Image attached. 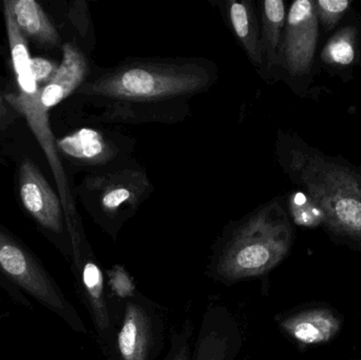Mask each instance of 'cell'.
Instances as JSON below:
<instances>
[{
	"mask_svg": "<svg viewBox=\"0 0 361 360\" xmlns=\"http://www.w3.org/2000/svg\"><path fill=\"white\" fill-rule=\"evenodd\" d=\"M154 190L145 167L131 156L87 173L78 197L93 221L116 239Z\"/></svg>",
	"mask_w": 361,
	"mask_h": 360,
	"instance_id": "cell-4",
	"label": "cell"
},
{
	"mask_svg": "<svg viewBox=\"0 0 361 360\" xmlns=\"http://www.w3.org/2000/svg\"><path fill=\"white\" fill-rule=\"evenodd\" d=\"M6 33L10 48L11 63L14 72L16 86L15 90L4 93L8 103L16 110L17 113L25 116L32 132L35 135L40 147L46 154L49 165L52 169L55 182L59 187V198L65 211L66 219L78 215L69 181L63 168L61 156L55 145V137L50 126L49 111L42 106V87L38 86L31 72V55L27 39L21 35L13 20L8 8H4Z\"/></svg>",
	"mask_w": 361,
	"mask_h": 360,
	"instance_id": "cell-5",
	"label": "cell"
},
{
	"mask_svg": "<svg viewBox=\"0 0 361 360\" xmlns=\"http://www.w3.org/2000/svg\"><path fill=\"white\" fill-rule=\"evenodd\" d=\"M91 74L86 53L72 42L63 44V58L52 80L42 87V104L48 111L82 86Z\"/></svg>",
	"mask_w": 361,
	"mask_h": 360,
	"instance_id": "cell-13",
	"label": "cell"
},
{
	"mask_svg": "<svg viewBox=\"0 0 361 360\" xmlns=\"http://www.w3.org/2000/svg\"><path fill=\"white\" fill-rule=\"evenodd\" d=\"M318 19L326 31L332 30L349 10L351 1L349 0H318L315 1Z\"/></svg>",
	"mask_w": 361,
	"mask_h": 360,
	"instance_id": "cell-22",
	"label": "cell"
},
{
	"mask_svg": "<svg viewBox=\"0 0 361 360\" xmlns=\"http://www.w3.org/2000/svg\"><path fill=\"white\" fill-rule=\"evenodd\" d=\"M293 228L278 199L231 222L214 245L210 275L224 285L267 274L288 256Z\"/></svg>",
	"mask_w": 361,
	"mask_h": 360,
	"instance_id": "cell-2",
	"label": "cell"
},
{
	"mask_svg": "<svg viewBox=\"0 0 361 360\" xmlns=\"http://www.w3.org/2000/svg\"><path fill=\"white\" fill-rule=\"evenodd\" d=\"M218 75L216 63L202 57L127 58L91 73L75 94L90 110L88 124L173 125Z\"/></svg>",
	"mask_w": 361,
	"mask_h": 360,
	"instance_id": "cell-1",
	"label": "cell"
},
{
	"mask_svg": "<svg viewBox=\"0 0 361 360\" xmlns=\"http://www.w3.org/2000/svg\"><path fill=\"white\" fill-rule=\"evenodd\" d=\"M123 302L120 325H114L107 348L114 360H156L164 323L156 304L137 293Z\"/></svg>",
	"mask_w": 361,
	"mask_h": 360,
	"instance_id": "cell-8",
	"label": "cell"
},
{
	"mask_svg": "<svg viewBox=\"0 0 361 360\" xmlns=\"http://www.w3.org/2000/svg\"><path fill=\"white\" fill-rule=\"evenodd\" d=\"M30 65H31L32 75L38 86L40 87L46 86L52 80L57 68H59V63L55 61L37 56L31 57Z\"/></svg>",
	"mask_w": 361,
	"mask_h": 360,
	"instance_id": "cell-23",
	"label": "cell"
},
{
	"mask_svg": "<svg viewBox=\"0 0 361 360\" xmlns=\"http://www.w3.org/2000/svg\"><path fill=\"white\" fill-rule=\"evenodd\" d=\"M4 6L12 15L15 25L25 39L48 48H55L61 44L59 32L37 1L6 0Z\"/></svg>",
	"mask_w": 361,
	"mask_h": 360,
	"instance_id": "cell-16",
	"label": "cell"
},
{
	"mask_svg": "<svg viewBox=\"0 0 361 360\" xmlns=\"http://www.w3.org/2000/svg\"><path fill=\"white\" fill-rule=\"evenodd\" d=\"M288 207L293 219L299 225L314 226L319 222H324L322 211L305 194H296L290 197Z\"/></svg>",
	"mask_w": 361,
	"mask_h": 360,
	"instance_id": "cell-19",
	"label": "cell"
},
{
	"mask_svg": "<svg viewBox=\"0 0 361 360\" xmlns=\"http://www.w3.org/2000/svg\"><path fill=\"white\" fill-rule=\"evenodd\" d=\"M239 325L222 306H210L192 344L190 360H235L241 348Z\"/></svg>",
	"mask_w": 361,
	"mask_h": 360,
	"instance_id": "cell-12",
	"label": "cell"
},
{
	"mask_svg": "<svg viewBox=\"0 0 361 360\" xmlns=\"http://www.w3.org/2000/svg\"><path fill=\"white\" fill-rule=\"evenodd\" d=\"M227 23L252 65L265 78V63L260 37V16L252 0L219 1Z\"/></svg>",
	"mask_w": 361,
	"mask_h": 360,
	"instance_id": "cell-14",
	"label": "cell"
},
{
	"mask_svg": "<svg viewBox=\"0 0 361 360\" xmlns=\"http://www.w3.org/2000/svg\"><path fill=\"white\" fill-rule=\"evenodd\" d=\"M259 16L265 80H269L278 68L280 46L286 21V4L282 0H263L259 6Z\"/></svg>",
	"mask_w": 361,
	"mask_h": 360,
	"instance_id": "cell-17",
	"label": "cell"
},
{
	"mask_svg": "<svg viewBox=\"0 0 361 360\" xmlns=\"http://www.w3.org/2000/svg\"><path fill=\"white\" fill-rule=\"evenodd\" d=\"M0 297H1V293H0Z\"/></svg>",
	"mask_w": 361,
	"mask_h": 360,
	"instance_id": "cell-25",
	"label": "cell"
},
{
	"mask_svg": "<svg viewBox=\"0 0 361 360\" xmlns=\"http://www.w3.org/2000/svg\"><path fill=\"white\" fill-rule=\"evenodd\" d=\"M17 112L6 101L4 94L0 93V129H6L17 118Z\"/></svg>",
	"mask_w": 361,
	"mask_h": 360,
	"instance_id": "cell-24",
	"label": "cell"
},
{
	"mask_svg": "<svg viewBox=\"0 0 361 360\" xmlns=\"http://www.w3.org/2000/svg\"><path fill=\"white\" fill-rule=\"evenodd\" d=\"M279 327L298 344L313 346L333 340L341 330V323L330 310L309 309L282 317Z\"/></svg>",
	"mask_w": 361,
	"mask_h": 360,
	"instance_id": "cell-15",
	"label": "cell"
},
{
	"mask_svg": "<svg viewBox=\"0 0 361 360\" xmlns=\"http://www.w3.org/2000/svg\"><path fill=\"white\" fill-rule=\"evenodd\" d=\"M193 325L187 319L182 327L171 334V349L164 360H190L192 350Z\"/></svg>",
	"mask_w": 361,
	"mask_h": 360,
	"instance_id": "cell-20",
	"label": "cell"
},
{
	"mask_svg": "<svg viewBox=\"0 0 361 360\" xmlns=\"http://www.w3.org/2000/svg\"><path fill=\"white\" fill-rule=\"evenodd\" d=\"M319 39V19L315 1L297 0L286 14L279 50L278 68L290 77H301L311 71Z\"/></svg>",
	"mask_w": 361,
	"mask_h": 360,
	"instance_id": "cell-11",
	"label": "cell"
},
{
	"mask_svg": "<svg viewBox=\"0 0 361 360\" xmlns=\"http://www.w3.org/2000/svg\"><path fill=\"white\" fill-rule=\"evenodd\" d=\"M355 46L356 30L353 27H343L324 46L322 58L332 65H350L355 58Z\"/></svg>",
	"mask_w": 361,
	"mask_h": 360,
	"instance_id": "cell-18",
	"label": "cell"
},
{
	"mask_svg": "<svg viewBox=\"0 0 361 360\" xmlns=\"http://www.w3.org/2000/svg\"><path fill=\"white\" fill-rule=\"evenodd\" d=\"M107 287L114 297L121 302L137 295L135 283L123 266H114L107 272Z\"/></svg>",
	"mask_w": 361,
	"mask_h": 360,
	"instance_id": "cell-21",
	"label": "cell"
},
{
	"mask_svg": "<svg viewBox=\"0 0 361 360\" xmlns=\"http://www.w3.org/2000/svg\"><path fill=\"white\" fill-rule=\"evenodd\" d=\"M71 241L72 272L82 302L86 306L101 342L107 347L114 329V314L105 275L87 241L80 217L67 220Z\"/></svg>",
	"mask_w": 361,
	"mask_h": 360,
	"instance_id": "cell-7",
	"label": "cell"
},
{
	"mask_svg": "<svg viewBox=\"0 0 361 360\" xmlns=\"http://www.w3.org/2000/svg\"><path fill=\"white\" fill-rule=\"evenodd\" d=\"M18 194L25 211L70 261L71 241L61 198L35 163L27 158L19 165Z\"/></svg>",
	"mask_w": 361,
	"mask_h": 360,
	"instance_id": "cell-9",
	"label": "cell"
},
{
	"mask_svg": "<svg viewBox=\"0 0 361 360\" xmlns=\"http://www.w3.org/2000/svg\"><path fill=\"white\" fill-rule=\"evenodd\" d=\"M278 156L284 171L302 186L331 230L361 240V173L280 135Z\"/></svg>",
	"mask_w": 361,
	"mask_h": 360,
	"instance_id": "cell-3",
	"label": "cell"
},
{
	"mask_svg": "<svg viewBox=\"0 0 361 360\" xmlns=\"http://www.w3.org/2000/svg\"><path fill=\"white\" fill-rule=\"evenodd\" d=\"M0 275L19 291L63 319L73 331L86 334L80 314L37 256L0 224Z\"/></svg>",
	"mask_w": 361,
	"mask_h": 360,
	"instance_id": "cell-6",
	"label": "cell"
},
{
	"mask_svg": "<svg viewBox=\"0 0 361 360\" xmlns=\"http://www.w3.org/2000/svg\"><path fill=\"white\" fill-rule=\"evenodd\" d=\"M55 145L61 159L89 173L131 158L137 142L120 131L88 126L55 139Z\"/></svg>",
	"mask_w": 361,
	"mask_h": 360,
	"instance_id": "cell-10",
	"label": "cell"
}]
</instances>
